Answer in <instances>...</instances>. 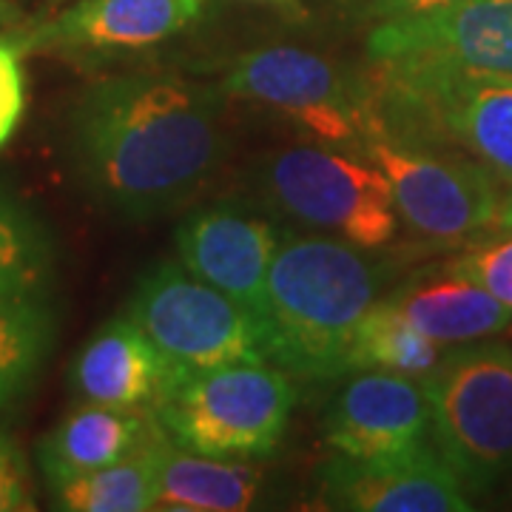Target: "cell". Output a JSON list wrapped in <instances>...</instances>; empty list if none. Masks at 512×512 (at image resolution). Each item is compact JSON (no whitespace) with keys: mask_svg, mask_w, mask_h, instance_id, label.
I'll return each mask as SVG.
<instances>
[{"mask_svg":"<svg viewBox=\"0 0 512 512\" xmlns=\"http://www.w3.org/2000/svg\"><path fill=\"white\" fill-rule=\"evenodd\" d=\"M23 55L20 35H0V148L9 143L26 109Z\"/></svg>","mask_w":512,"mask_h":512,"instance_id":"cell-23","label":"cell"},{"mask_svg":"<svg viewBox=\"0 0 512 512\" xmlns=\"http://www.w3.org/2000/svg\"><path fill=\"white\" fill-rule=\"evenodd\" d=\"M165 430L146 447L103 470L52 487L57 510L69 512H146L157 510V478Z\"/></svg>","mask_w":512,"mask_h":512,"instance_id":"cell-18","label":"cell"},{"mask_svg":"<svg viewBox=\"0 0 512 512\" xmlns=\"http://www.w3.org/2000/svg\"><path fill=\"white\" fill-rule=\"evenodd\" d=\"M330 396L322 427L336 456L384 461L430 447V399L421 379L353 370Z\"/></svg>","mask_w":512,"mask_h":512,"instance_id":"cell-11","label":"cell"},{"mask_svg":"<svg viewBox=\"0 0 512 512\" xmlns=\"http://www.w3.org/2000/svg\"><path fill=\"white\" fill-rule=\"evenodd\" d=\"M52 242L35 214L0 191V299L43 293L52 276Z\"/></svg>","mask_w":512,"mask_h":512,"instance_id":"cell-21","label":"cell"},{"mask_svg":"<svg viewBox=\"0 0 512 512\" xmlns=\"http://www.w3.org/2000/svg\"><path fill=\"white\" fill-rule=\"evenodd\" d=\"M231 100H245L305 131L316 143L365 154L376 134V86L370 69L296 43L242 52L222 77Z\"/></svg>","mask_w":512,"mask_h":512,"instance_id":"cell-5","label":"cell"},{"mask_svg":"<svg viewBox=\"0 0 512 512\" xmlns=\"http://www.w3.org/2000/svg\"><path fill=\"white\" fill-rule=\"evenodd\" d=\"M265 470L245 458L200 456L165 436L157 478V510L245 512L265 495Z\"/></svg>","mask_w":512,"mask_h":512,"instance_id":"cell-17","label":"cell"},{"mask_svg":"<svg viewBox=\"0 0 512 512\" xmlns=\"http://www.w3.org/2000/svg\"><path fill=\"white\" fill-rule=\"evenodd\" d=\"M35 490L26 456L9 433L0 430V512H32Z\"/></svg>","mask_w":512,"mask_h":512,"instance_id":"cell-24","label":"cell"},{"mask_svg":"<svg viewBox=\"0 0 512 512\" xmlns=\"http://www.w3.org/2000/svg\"><path fill=\"white\" fill-rule=\"evenodd\" d=\"M208 0H77L55 20L23 32L29 52L72 60H120L154 52L202 18Z\"/></svg>","mask_w":512,"mask_h":512,"instance_id":"cell-12","label":"cell"},{"mask_svg":"<svg viewBox=\"0 0 512 512\" xmlns=\"http://www.w3.org/2000/svg\"><path fill=\"white\" fill-rule=\"evenodd\" d=\"M367 63L404 72L512 77V0H456L376 23Z\"/></svg>","mask_w":512,"mask_h":512,"instance_id":"cell-9","label":"cell"},{"mask_svg":"<svg viewBox=\"0 0 512 512\" xmlns=\"http://www.w3.org/2000/svg\"><path fill=\"white\" fill-rule=\"evenodd\" d=\"M348 3L356 15L373 20V23H384V20L421 15V12L439 9V6L456 3V0H348Z\"/></svg>","mask_w":512,"mask_h":512,"instance_id":"cell-25","label":"cell"},{"mask_svg":"<svg viewBox=\"0 0 512 512\" xmlns=\"http://www.w3.org/2000/svg\"><path fill=\"white\" fill-rule=\"evenodd\" d=\"M160 430L163 427L151 410L83 402L69 410L37 444V464L52 490L137 453Z\"/></svg>","mask_w":512,"mask_h":512,"instance_id":"cell-16","label":"cell"},{"mask_svg":"<svg viewBox=\"0 0 512 512\" xmlns=\"http://www.w3.org/2000/svg\"><path fill=\"white\" fill-rule=\"evenodd\" d=\"M55 345V313L43 293L0 299V407L35 384Z\"/></svg>","mask_w":512,"mask_h":512,"instance_id":"cell-20","label":"cell"},{"mask_svg":"<svg viewBox=\"0 0 512 512\" xmlns=\"http://www.w3.org/2000/svg\"><path fill=\"white\" fill-rule=\"evenodd\" d=\"M296 404L291 373L268 362L180 370L154 407L177 447L214 458H268L285 439Z\"/></svg>","mask_w":512,"mask_h":512,"instance_id":"cell-6","label":"cell"},{"mask_svg":"<svg viewBox=\"0 0 512 512\" xmlns=\"http://www.w3.org/2000/svg\"><path fill=\"white\" fill-rule=\"evenodd\" d=\"M441 345L427 339L410 319H404L387 299H379L365 313L353 336L348 373L353 370H387L413 379H427L444 356ZM345 373V376H348Z\"/></svg>","mask_w":512,"mask_h":512,"instance_id":"cell-19","label":"cell"},{"mask_svg":"<svg viewBox=\"0 0 512 512\" xmlns=\"http://www.w3.org/2000/svg\"><path fill=\"white\" fill-rule=\"evenodd\" d=\"M228 103L222 83L160 69L94 83L69 117L77 183L120 220L180 211L228 157Z\"/></svg>","mask_w":512,"mask_h":512,"instance_id":"cell-1","label":"cell"},{"mask_svg":"<svg viewBox=\"0 0 512 512\" xmlns=\"http://www.w3.org/2000/svg\"><path fill=\"white\" fill-rule=\"evenodd\" d=\"M365 157L382 168L399 222L424 248L456 251L498 225L507 185L473 157L390 137L367 140Z\"/></svg>","mask_w":512,"mask_h":512,"instance_id":"cell-7","label":"cell"},{"mask_svg":"<svg viewBox=\"0 0 512 512\" xmlns=\"http://www.w3.org/2000/svg\"><path fill=\"white\" fill-rule=\"evenodd\" d=\"M0 15H3V3H0Z\"/></svg>","mask_w":512,"mask_h":512,"instance_id":"cell-29","label":"cell"},{"mask_svg":"<svg viewBox=\"0 0 512 512\" xmlns=\"http://www.w3.org/2000/svg\"><path fill=\"white\" fill-rule=\"evenodd\" d=\"M498 225H512V185L504 191L501 200V214H498Z\"/></svg>","mask_w":512,"mask_h":512,"instance_id":"cell-27","label":"cell"},{"mask_svg":"<svg viewBox=\"0 0 512 512\" xmlns=\"http://www.w3.org/2000/svg\"><path fill=\"white\" fill-rule=\"evenodd\" d=\"M285 228L256 202L222 200L188 211L174 245L191 274L231 296L256 319Z\"/></svg>","mask_w":512,"mask_h":512,"instance_id":"cell-10","label":"cell"},{"mask_svg":"<svg viewBox=\"0 0 512 512\" xmlns=\"http://www.w3.org/2000/svg\"><path fill=\"white\" fill-rule=\"evenodd\" d=\"M456 251L444 265L512 308V225H495Z\"/></svg>","mask_w":512,"mask_h":512,"instance_id":"cell-22","label":"cell"},{"mask_svg":"<svg viewBox=\"0 0 512 512\" xmlns=\"http://www.w3.org/2000/svg\"><path fill=\"white\" fill-rule=\"evenodd\" d=\"M399 276L382 251L285 228L256 316L268 365L311 382L342 379L365 313Z\"/></svg>","mask_w":512,"mask_h":512,"instance_id":"cell-2","label":"cell"},{"mask_svg":"<svg viewBox=\"0 0 512 512\" xmlns=\"http://www.w3.org/2000/svg\"><path fill=\"white\" fill-rule=\"evenodd\" d=\"M384 299L441 348L498 339L512 328V308L444 262L399 276Z\"/></svg>","mask_w":512,"mask_h":512,"instance_id":"cell-15","label":"cell"},{"mask_svg":"<svg viewBox=\"0 0 512 512\" xmlns=\"http://www.w3.org/2000/svg\"><path fill=\"white\" fill-rule=\"evenodd\" d=\"M330 510L353 512H467L473 498L430 444L419 453L384 461L336 456L319 473Z\"/></svg>","mask_w":512,"mask_h":512,"instance_id":"cell-13","label":"cell"},{"mask_svg":"<svg viewBox=\"0 0 512 512\" xmlns=\"http://www.w3.org/2000/svg\"><path fill=\"white\" fill-rule=\"evenodd\" d=\"M126 316L180 370L268 362L254 316L180 259L157 262L137 279Z\"/></svg>","mask_w":512,"mask_h":512,"instance_id":"cell-8","label":"cell"},{"mask_svg":"<svg viewBox=\"0 0 512 512\" xmlns=\"http://www.w3.org/2000/svg\"><path fill=\"white\" fill-rule=\"evenodd\" d=\"M274 3H285V6H291L293 0H274Z\"/></svg>","mask_w":512,"mask_h":512,"instance_id":"cell-28","label":"cell"},{"mask_svg":"<svg viewBox=\"0 0 512 512\" xmlns=\"http://www.w3.org/2000/svg\"><path fill=\"white\" fill-rule=\"evenodd\" d=\"M180 367L128 316H114L74 356L69 382L80 402L151 410L177 382Z\"/></svg>","mask_w":512,"mask_h":512,"instance_id":"cell-14","label":"cell"},{"mask_svg":"<svg viewBox=\"0 0 512 512\" xmlns=\"http://www.w3.org/2000/svg\"><path fill=\"white\" fill-rule=\"evenodd\" d=\"M421 384L433 447L470 498H490L512 476V348L493 339L447 348Z\"/></svg>","mask_w":512,"mask_h":512,"instance_id":"cell-4","label":"cell"},{"mask_svg":"<svg viewBox=\"0 0 512 512\" xmlns=\"http://www.w3.org/2000/svg\"><path fill=\"white\" fill-rule=\"evenodd\" d=\"M251 202L282 225L384 251L399 237V214L382 168L328 143H293L256 157L245 171Z\"/></svg>","mask_w":512,"mask_h":512,"instance_id":"cell-3","label":"cell"},{"mask_svg":"<svg viewBox=\"0 0 512 512\" xmlns=\"http://www.w3.org/2000/svg\"><path fill=\"white\" fill-rule=\"evenodd\" d=\"M495 501V507H501V510H512V476L495 490L493 495H490Z\"/></svg>","mask_w":512,"mask_h":512,"instance_id":"cell-26","label":"cell"}]
</instances>
